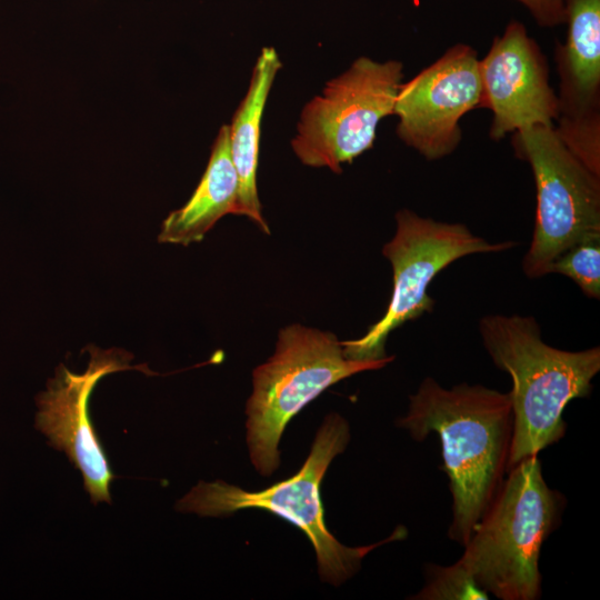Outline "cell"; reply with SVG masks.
<instances>
[{"instance_id":"cell-8","label":"cell","mask_w":600,"mask_h":600,"mask_svg":"<svg viewBox=\"0 0 600 600\" xmlns=\"http://www.w3.org/2000/svg\"><path fill=\"white\" fill-rule=\"evenodd\" d=\"M511 143L516 157L529 163L537 193L533 233L522 270L531 279L541 278L564 251L600 237V177L564 148L553 126L517 131Z\"/></svg>"},{"instance_id":"cell-9","label":"cell","mask_w":600,"mask_h":600,"mask_svg":"<svg viewBox=\"0 0 600 600\" xmlns=\"http://www.w3.org/2000/svg\"><path fill=\"white\" fill-rule=\"evenodd\" d=\"M480 104L478 53L470 44L456 43L401 83L393 109L397 136L426 160L443 159L462 140L460 120Z\"/></svg>"},{"instance_id":"cell-10","label":"cell","mask_w":600,"mask_h":600,"mask_svg":"<svg viewBox=\"0 0 600 600\" xmlns=\"http://www.w3.org/2000/svg\"><path fill=\"white\" fill-rule=\"evenodd\" d=\"M87 350L90 362L84 372L73 373L61 363L49 379L47 390L37 396L34 428L81 472L91 502L110 504V484L117 476L91 421L90 396L99 380L109 373L130 369L152 372L146 364L130 366L132 354L122 349L89 346Z\"/></svg>"},{"instance_id":"cell-16","label":"cell","mask_w":600,"mask_h":600,"mask_svg":"<svg viewBox=\"0 0 600 600\" xmlns=\"http://www.w3.org/2000/svg\"><path fill=\"white\" fill-rule=\"evenodd\" d=\"M553 130L564 148L600 177V112L574 118L558 117Z\"/></svg>"},{"instance_id":"cell-6","label":"cell","mask_w":600,"mask_h":600,"mask_svg":"<svg viewBox=\"0 0 600 600\" xmlns=\"http://www.w3.org/2000/svg\"><path fill=\"white\" fill-rule=\"evenodd\" d=\"M403 64L362 56L301 110L291 148L308 167L341 173L343 163L373 147L380 121L393 114Z\"/></svg>"},{"instance_id":"cell-7","label":"cell","mask_w":600,"mask_h":600,"mask_svg":"<svg viewBox=\"0 0 600 600\" xmlns=\"http://www.w3.org/2000/svg\"><path fill=\"white\" fill-rule=\"evenodd\" d=\"M396 224L394 236L382 248L393 273L389 304L381 319L362 337L341 342L349 359L373 361L386 358L389 334L433 310L436 302L428 293L429 287L451 263L476 253L506 251L517 244L514 241L489 242L463 223L421 217L410 209L396 213Z\"/></svg>"},{"instance_id":"cell-3","label":"cell","mask_w":600,"mask_h":600,"mask_svg":"<svg viewBox=\"0 0 600 600\" xmlns=\"http://www.w3.org/2000/svg\"><path fill=\"white\" fill-rule=\"evenodd\" d=\"M563 501L547 484L537 456L520 460L508 470L457 562L500 600L539 599L540 552L560 524Z\"/></svg>"},{"instance_id":"cell-11","label":"cell","mask_w":600,"mask_h":600,"mask_svg":"<svg viewBox=\"0 0 600 600\" xmlns=\"http://www.w3.org/2000/svg\"><path fill=\"white\" fill-rule=\"evenodd\" d=\"M480 108L492 112L490 139L536 127H552L559 116L558 96L549 81V66L526 26L511 20L479 58Z\"/></svg>"},{"instance_id":"cell-12","label":"cell","mask_w":600,"mask_h":600,"mask_svg":"<svg viewBox=\"0 0 600 600\" xmlns=\"http://www.w3.org/2000/svg\"><path fill=\"white\" fill-rule=\"evenodd\" d=\"M567 34L554 49L559 116L600 112V0H568Z\"/></svg>"},{"instance_id":"cell-5","label":"cell","mask_w":600,"mask_h":600,"mask_svg":"<svg viewBox=\"0 0 600 600\" xmlns=\"http://www.w3.org/2000/svg\"><path fill=\"white\" fill-rule=\"evenodd\" d=\"M394 359L352 360L329 331L301 324L280 330L276 351L253 371L247 413V443L262 476L279 466L278 444L289 421L332 384L356 373L381 369Z\"/></svg>"},{"instance_id":"cell-13","label":"cell","mask_w":600,"mask_h":600,"mask_svg":"<svg viewBox=\"0 0 600 600\" xmlns=\"http://www.w3.org/2000/svg\"><path fill=\"white\" fill-rule=\"evenodd\" d=\"M282 63L272 47L261 49L252 69L248 90L229 124L231 158L239 178L237 216H244L269 234L261 213L257 189V170L261 119L266 102Z\"/></svg>"},{"instance_id":"cell-17","label":"cell","mask_w":600,"mask_h":600,"mask_svg":"<svg viewBox=\"0 0 600 600\" xmlns=\"http://www.w3.org/2000/svg\"><path fill=\"white\" fill-rule=\"evenodd\" d=\"M483 591L471 576L458 563L451 566L428 564L426 583L412 599L418 600H487Z\"/></svg>"},{"instance_id":"cell-15","label":"cell","mask_w":600,"mask_h":600,"mask_svg":"<svg viewBox=\"0 0 600 600\" xmlns=\"http://www.w3.org/2000/svg\"><path fill=\"white\" fill-rule=\"evenodd\" d=\"M549 273L572 280L591 299H600V237L584 240L559 256Z\"/></svg>"},{"instance_id":"cell-4","label":"cell","mask_w":600,"mask_h":600,"mask_svg":"<svg viewBox=\"0 0 600 600\" xmlns=\"http://www.w3.org/2000/svg\"><path fill=\"white\" fill-rule=\"evenodd\" d=\"M350 440L347 420L338 413L326 417L302 468L291 478L261 491H246L222 480L199 481L176 509L201 517H227L242 509L267 510L300 529L312 543L321 580L340 586L361 568L363 558L383 543L407 536L399 526L387 539L363 547H347L327 529L320 484L333 460Z\"/></svg>"},{"instance_id":"cell-18","label":"cell","mask_w":600,"mask_h":600,"mask_svg":"<svg viewBox=\"0 0 600 600\" xmlns=\"http://www.w3.org/2000/svg\"><path fill=\"white\" fill-rule=\"evenodd\" d=\"M522 4L536 23L543 28L564 24L568 0H514Z\"/></svg>"},{"instance_id":"cell-1","label":"cell","mask_w":600,"mask_h":600,"mask_svg":"<svg viewBox=\"0 0 600 600\" xmlns=\"http://www.w3.org/2000/svg\"><path fill=\"white\" fill-rule=\"evenodd\" d=\"M398 426L416 441L438 434L452 497L449 538L466 546L509 470L513 413L509 392L427 377Z\"/></svg>"},{"instance_id":"cell-2","label":"cell","mask_w":600,"mask_h":600,"mask_svg":"<svg viewBox=\"0 0 600 600\" xmlns=\"http://www.w3.org/2000/svg\"><path fill=\"white\" fill-rule=\"evenodd\" d=\"M479 332L493 364L512 380L510 469L562 439L563 411L572 400L590 394L600 371V348H554L543 341L530 316L488 314L479 320Z\"/></svg>"},{"instance_id":"cell-14","label":"cell","mask_w":600,"mask_h":600,"mask_svg":"<svg viewBox=\"0 0 600 600\" xmlns=\"http://www.w3.org/2000/svg\"><path fill=\"white\" fill-rule=\"evenodd\" d=\"M239 178L231 158L229 124L214 139L206 171L186 204L163 220L158 241L189 246L200 242L223 216L236 214Z\"/></svg>"}]
</instances>
